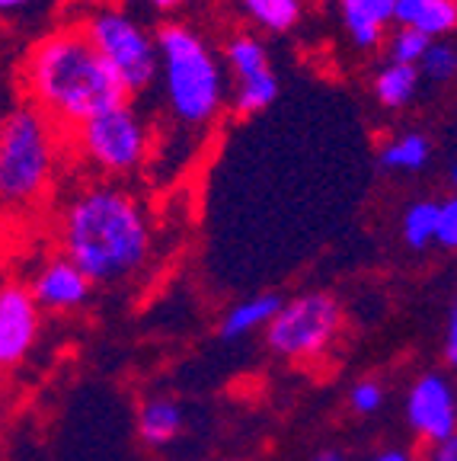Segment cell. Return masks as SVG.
Wrapping results in <instances>:
<instances>
[{"label":"cell","instance_id":"6da1fadb","mask_svg":"<svg viewBox=\"0 0 457 461\" xmlns=\"http://www.w3.org/2000/svg\"><path fill=\"white\" fill-rule=\"evenodd\" d=\"M22 77L42 113L71 125H86L109 109L129 106L131 94L84 26L45 36L29 51Z\"/></svg>","mask_w":457,"mask_h":461},{"label":"cell","instance_id":"7a4b0ae2","mask_svg":"<svg viewBox=\"0 0 457 461\" xmlns=\"http://www.w3.org/2000/svg\"><path fill=\"white\" fill-rule=\"evenodd\" d=\"M61 240L90 282H119L148 257L150 230L138 202L112 186H94L67 205Z\"/></svg>","mask_w":457,"mask_h":461},{"label":"cell","instance_id":"3957f363","mask_svg":"<svg viewBox=\"0 0 457 461\" xmlns=\"http://www.w3.org/2000/svg\"><path fill=\"white\" fill-rule=\"evenodd\" d=\"M157 51L173 113L183 122L205 125L221 106V71L211 51L183 26L160 29Z\"/></svg>","mask_w":457,"mask_h":461},{"label":"cell","instance_id":"277c9868","mask_svg":"<svg viewBox=\"0 0 457 461\" xmlns=\"http://www.w3.org/2000/svg\"><path fill=\"white\" fill-rule=\"evenodd\" d=\"M55 164L51 122L39 106H16L0 135V193L10 205H26L45 189Z\"/></svg>","mask_w":457,"mask_h":461},{"label":"cell","instance_id":"5b68a950","mask_svg":"<svg viewBox=\"0 0 457 461\" xmlns=\"http://www.w3.org/2000/svg\"><path fill=\"white\" fill-rule=\"evenodd\" d=\"M86 36L94 39V45L103 51L109 65L119 71L131 94L144 90L150 80L157 77L160 68V51L157 45L144 36L141 29L119 10H96L90 20L84 23Z\"/></svg>","mask_w":457,"mask_h":461},{"label":"cell","instance_id":"8992f818","mask_svg":"<svg viewBox=\"0 0 457 461\" xmlns=\"http://www.w3.org/2000/svg\"><path fill=\"white\" fill-rule=\"evenodd\" d=\"M339 330V308L323 292H308L288 302L269 324V346L288 359L317 356Z\"/></svg>","mask_w":457,"mask_h":461},{"label":"cell","instance_id":"52a82bcc","mask_svg":"<svg viewBox=\"0 0 457 461\" xmlns=\"http://www.w3.org/2000/svg\"><path fill=\"white\" fill-rule=\"evenodd\" d=\"M80 144L90 160L106 170H131L148 151V131L131 106L109 109L80 125Z\"/></svg>","mask_w":457,"mask_h":461},{"label":"cell","instance_id":"ba28073f","mask_svg":"<svg viewBox=\"0 0 457 461\" xmlns=\"http://www.w3.org/2000/svg\"><path fill=\"white\" fill-rule=\"evenodd\" d=\"M409 426L422 439L442 442L457 432V394L442 375H426L413 384L407 401Z\"/></svg>","mask_w":457,"mask_h":461},{"label":"cell","instance_id":"9c48e42d","mask_svg":"<svg viewBox=\"0 0 457 461\" xmlns=\"http://www.w3.org/2000/svg\"><path fill=\"white\" fill-rule=\"evenodd\" d=\"M36 298L20 285L4 288V295H0V359L7 366L22 359L36 339Z\"/></svg>","mask_w":457,"mask_h":461},{"label":"cell","instance_id":"30bf717a","mask_svg":"<svg viewBox=\"0 0 457 461\" xmlns=\"http://www.w3.org/2000/svg\"><path fill=\"white\" fill-rule=\"evenodd\" d=\"M90 292V279L74 267L71 259H55L45 269H39L32 282V298L45 308H74Z\"/></svg>","mask_w":457,"mask_h":461},{"label":"cell","instance_id":"8fae6325","mask_svg":"<svg viewBox=\"0 0 457 461\" xmlns=\"http://www.w3.org/2000/svg\"><path fill=\"white\" fill-rule=\"evenodd\" d=\"M339 4H343V16L352 39L362 49H372L384 32V23L397 16L400 0H339Z\"/></svg>","mask_w":457,"mask_h":461},{"label":"cell","instance_id":"7c38bea8","mask_svg":"<svg viewBox=\"0 0 457 461\" xmlns=\"http://www.w3.org/2000/svg\"><path fill=\"white\" fill-rule=\"evenodd\" d=\"M393 20L400 26H413L429 39L457 29V0H400Z\"/></svg>","mask_w":457,"mask_h":461},{"label":"cell","instance_id":"4fadbf2b","mask_svg":"<svg viewBox=\"0 0 457 461\" xmlns=\"http://www.w3.org/2000/svg\"><path fill=\"white\" fill-rule=\"evenodd\" d=\"M282 308H285V302L279 295H256L250 302L234 304L221 321V337L237 339V337H246L250 330H259V327H269L279 317Z\"/></svg>","mask_w":457,"mask_h":461},{"label":"cell","instance_id":"5bb4252c","mask_svg":"<svg viewBox=\"0 0 457 461\" xmlns=\"http://www.w3.org/2000/svg\"><path fill=\"white\" fill-rule=\"evenodd\" d=\"M138 429L148 442L160 446V442H170L179 429H183V411H179L173 401H148L138 413Z\"/></svg>","mask_w":457,"mask_h":461},{"label":"cell","instance_id":"9a60e30c","mask_svg":"<svg viewBox=\"0 0 457 461\" xmlns=\"http://www.w3.org/2000/svg\"><path fill=\"white\" fill-rule=\"evenodd\" d=\"M419 68L416 65H387L374 80V94L384 106L400 109L413 100L416 86H419Z\"/></svg>","mask_w":457,"mask_h":461},{"label":"cell","instance_id":"2e32d148","mask_svg":"<svg viewBox=\"0 0 457 461\" xmlns=\"http://www.w3.org/2000/svg\"><path fill=\"white\" fill-rule=\"evenodd\" d=\"M228 58H230V68H234V74H237V80H240V84L272 74L269 61H265L263 45H259L253 36H237L234 42L228 45Z\"/></svg>","mask_w":457,"mask_h":461},{"label":"cell","instance_id":"e0dca14e","mask_svg":"<svg viewBox=\"0 0 457 461\" xmlns=\"http://www.w3.org/2000/svg\"><path fill=\"white\" fill-rule=\"evenodd\" d=\"M426 160H429V141L422 135H413V131L400 135L381 151V164L390 170H422Z\"/></svg>","mask_w":457,"mask_h":461},{"label":"cell","instance_id":"ac0fdd59","mask_svg":"<svg viewBox=\"0 0 457 461\" xmlns=\"http://www.w3.org/2000/svg\"><path fill=\"white\" fill-rule=\"evenodd\" d=\"M403 240L409 247H426L429 240H438V205L435 202H416L403 215Z\"/></svg>","mask_w":457,"mask_h":461},{"label":"cell","instance_id":"d6986e66","mask_svg":"<svg viewBox=\"0 0 457 461\" xmlns=\"http://www.w3.org/2000/svg\"><path fill=\"white\" fill-rule=\"evenodd\" d=\"M243 4L265 29H275V32L291 29L300 14L298 0H243Z\"/></svg>","mask_w":457,"mask_h":461},{"label":"cell","instance_id":"ffe728a7","mask_svg":"<svg viewBox=\"0 0 457 461\" xmlns=\"http://www.w3.org/2000/svg\"><path fill=\"white\" fill-rule=\"evenodd\" d=\"M279 96V80L275 74H265V77H256V80H246V84L237 86V113L250 115V113H259L265 109L272 100Z\"/></svg>","mask_w":457,"mask_h":461},{"label":"cell","instance_id":"44dd1931","mask_svg":"<svg viewBox=\"0 0 457 461\" xmlns=\"http://www.w3.org/2000/svg\"><path fill=\"white\" fill-rule=\"evenodd\" d=\"M429 49H432V39L426 32H419L413 26H400L390 42V58L393 65H422V58H426Z\"/></svg>","mask_w":457,"mask_h":461},{"label":"cell","instance_id":"7402d4cb","mask_svg":"<svg viewBox=\"0 0 457 461\" xmlns=\"http://www.w3.org/2000/svg\"><path fill=\"white\" fill-rule=\"evenodd\" d=\"M422 74H429L432 80H448L457 74V51L444 42H432V49L426 51L419 65Z\"/></svg>","mask_w":457,"mask_h":461},{"label":"cell","instance_id":"603a6c76","mask_svg":"<svg viewBox=\"0 0 457 461\" xmlns=\"http://www.w3.org/2000/svg\"><path fill=\"white\" fill-rule=\"evenodd\" d=\"M438 244L457 250V195L438 205Z\"/></svg>","mask_w":457,"mask_h":461},{"label":"cell","instance_id":"cb8c5ba5","mask_svg":"<svg viewBox=\"0 0 457 461\" xmlns=\"http://www.w3.org/2000/svg\"><path fill=\"white\" fill-rule=\"evenodd\" d=\"M349 401L358 413H374L381 403H384V391H381L374 382H358L355 388H352Z\"/></svg>","mask_w":457,"mask_h":461},{"label":"cell","instance_id":"d4e9b609","mask_svg":"<svg viewBox=\"0 0 457 461\" xmlns=\"http://www.w3.org/2000/svg\"><path fill=\"white\" fill-rule=\"evenodd\" d=\"M426 461H457V432L442 442H432V452Z\"/></svg>","mask_w":457,"mask_h":461},{"label":"cell","instance_id":"484cf974","mask_svg":"<svg viewBox=\"0 0 457 461\" xmlns=\"http://www.w3.org/2000/svg\"><path fill=\"white\" fill-rule=\"evenodd\" d=\"M444 346H448V362L457 368V302H454L451 317H448V339H444Z\"/></svg>","mask_w":457,"mask_h":461},{"label":"cell","instance_id":"4316f807","mask_svg":"<svg viewBox=\"0 0 457 461\" xmlns=\"http://www.w3.org/2000/svg\"><path fill=\"white\" fill-rule=\"evenodd\" d=\"M150 4H154L157 10H173V7H179L183 0H150Z\"/></svg>","mask_w":457,"mask_h":461},{"label":"cell","instance_id":"83f0119b","mask_svg":"<svg viewBox=\"0 0 457 461\" xmlns=\"http://www.w3.org/2000/svg\"><path fill=\"white\" fill-rule=\"evenodd\" d=\"M29 0H0V7L4 10H20V7H26Z\"/></svg>","mask_w":457,"mask_h":461},{"label":"cell","instance_id":"f1b7e54d","mask_svg":"<svg viewBox=\"0 0 457 461\" xmlns=\"http://www.w3.org/2000/svg\"><path fill=\"white\" fill-rule=\"evenodd\" d=\"M310 461H345L339 452H323V455H317V458H310Z\"/></svg>","mask_w":457,"mask_h":461},{"label":"cell","instance_id":"f546056e","mask_svg":"<svg viewBox=\"0 0 457 461\" xmlns=\"http://www.w3.org/2000/svg\"><path fill=\"white\" fill-rule=\"evenodd\" d=\"M378 461H409V458L403 452H387V455H381Z\"/></svg>","mask_w":457,"mask_h":461},{"label":"cell","instance_id":"4dcf8cb0","mask_svg":"<svg viewBox=\"0 0 457 461\" xmlns=\"http://www.w3.org/2000/svg\"><path fill=\"white\" fill-rule=\"evenodd\" d=\"M451 183H454V189H457V167H451Z\"/></svg>","mask_w":457,"mask_h":461}]
</instances>
